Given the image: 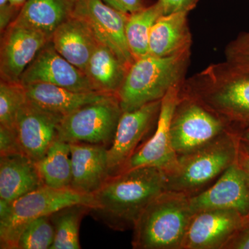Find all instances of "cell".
<instances>
[{"label": "cell", "instance_id": "44dd1931", "mask_svg": "<svg viewBox=\"0 0 249 249\" xmlns=\"http://www.w3.org/2000/svg\"><path fill=\"white\" fill-rule=\"evenodd\" d=\"M24 87L29 101L62 116L109 95L98 91H73L48 83H33Z\"/></svg>", "mask_w": 249, "mask_h": 249}, {"label": "cell", "instance_id": "f1b7e54d", "mask_svg": "<svg viewBox=\"0 0 249 249\" xmlns=\"http://www.w3.org/2000/svg\"><path fill=\"white\" fill-rule=\"evenodd\" d=\"M225 55L228 63L249 73V31L242 33L227 45Z\"/></svg>", "mask_w": 249, "mask_h": 249}, {"label": "cell", "instance_id": "9c48e42d", "mask_svg": "<svg viewBox=\"0 0 249 249\" xmlns=\"http://www.w3.org/2000/svg\"><path fill=\"white\" fill-rule=\"evenodd\" d=\"M181 85L172 88L161 100L153 135L139 147L121 172L139 167H154L167 175L176 168L178 156L172 144L170 124L174 111L179 101Z\"/></svg>", "mask_w": 249, "mask_h": 249}, {"label": "cell", "instance_id": "d590c367", "mask_svg": "<svg viewBox=\"0 0 249 249\" xmlns=\"http://www.w3.org/2000/svg\"><path fill=\"white\" fill-rule=\"evenodd\" d=\"M9 1L11 6L19 12L20 9L26 4L28 0H9Z\"/></svg>", "mask_w": 249, "mask_h": 249}, {"label": "cell", "instance_id": "ac0fdd59", "mask_svg": "<svg viewBox=\"0 0 249 249\" xmlns=\"http://www.w3.org/2000/svg\"><path fill=\"white\" fill-rule=\"evenodd\" d=\"M50 41L58 53L83 72L101 43L89 23L75 15L54 31Z\"/></svg>", "mask_w": 249, "mask_h": 249}, {"label": "cell", "instance_id": "7a4b0ae2", "mask_svg": "<svg viewBox=\"0 0 249 249\" xmlns=\"http://www.w3.org/2000/svg\"><path fill=\"white\" fill-rule=\"evenodd\" d=\"M180 96L199 103L230 128L232 124H249V73L227 61L213 64L186 78Z\"/></svg>", "mask_w": 249, "mask_h": 249}, {"label": "cell", "instance_id": "3957f363", "mask_svg": "<svg viewBox=\"0 0 249 249\" xmlns=\"http://www.w3.org/2000/svg\"><path fill=\"white\" fill-rule=\"evenodd\" d=\"M191 55L188 50L170 56L146 55L136 59L116 93L123 111L160 101L172 88L182 84Z\"/></svg>", "mask_w": 249, "mask_h": 249}, {"label": "cell", "instance_id": "d6a6232c", "mask_svg": "<svg viewBox=\"0 0 249 249\" xmlns=\"http://www.w3.org/2000/svg\"><path fill=\"white\" fill-rule=\"evenodd\" d=\"M225 249H249V226H244L226 246Z\"/></svg>", "mask_w": 249, "mask_h": 249}, {"label": "cell", "instance_id": "2e32d148", "mask_svg": "<svg viewBox=\"0 0 249 249\" xmlns=\"http://www.w3.org/2000/svg\"><path fill=\"white\" fill-rule=\"evenodd\" d=\"M193 214L207 210H232L244 218L249 213V185L237 162L212 186L190 197Z\"/></svg>", "mask_w": 249, "mask_h": 249}, {"label": "cell", "instance_id": "4316f807", "mask_svg": "<svg viewBox=\"0 0 249 249\" xmlns=\"http://www.w3.org/2000/svg\"><path fill=\"white\" fill-rule=\"evenodd\" d=\"M28 100L20 83L0 81V125L15 129L18 112Z\"/></svg>", "mask_w": 249, "mask_h": 249}, {"label": "cell", "instance_id": "e0dca14e", "mask_svg": "<svg viewBox=\"0 0 249 249\" xmlns=\"http://www.w3.org/2000/svg\"><path fill=\"white\" fill-rule=\"evenodd\" d=\"M71 148V181L70 188L92 196L110 177L108 147L85 142H73Z\"/></svg>", "mask_w": 249, "mask_h": 249}, {"label": "cell", "instance_id": "603a6c76", "mask_svg": "<svg viewBox=\"0 0 249 249\" xmlns=\"http://www.w3.org/2000/svg\"><path fill=\"white\" fill-rule=\"evenodd\" d=\"M129 68L111 49L101 42L90 58L85 73L94 91L116 95Z\"/></svg>", "mask_w": 249, "mask_h": 249}, {"label": "cell", "instance_id": "8fae6325", "mask_svg": "<svg viewBox=\"0 0 249 249\" xmlns=\"http://www.w3.org/2000/svg\"><path fill=\"white\" fill-rule=\"evenodd\" d=\"M1 34V80L19 83L22 73L50 38L43 33L15 20Z\"/></svg>", "mask_w": 249, "mask_h": 249}, {"label": "cell", "instance_id": "5bb4252c", "mask_svg": "<svg viewBox=\"0 0 249 249\" xmlns=\"http://www.w3.org/2000/svg\"><path fill=\"white\" fill-rule=\"evenodd\" d=\"M63 116L45 110L29 99L18 112L15 129L24 155L37 161L58 138Z\"/></svg>", "mask_w": 249, "mask_h": 249}, {"label": "cell", "instance_id": "277c9868", "mask_svg": "<svg viewBox=\"0 0 249 249\" xmlns=\"http://www.w3.org/2000/svg\"><path fill=\"white\" fill-rule=\"evenodd\" d=\"M191 196L166 190L147 206L133 229L135 249H182L193 213Z\"/></svg>", "mask_w": 249, "mask_h": 249}, {"label": "cell", "instance_id": "83f0119b", "mask_svg": "<svg viewBox=\"0 0 249 249\" xmlns=\"http://www.w3.org/2000/svg\"><path fill=\"white\" fill-rule=\"evenodd\" d=\"M55 240V229L50 215L31 221L21 232L17 249H51Z\"/></svg>", "mask_w": 249, "mask_h": 249}, {"label": "cell", "instance_id": "d4e9b609", "mask_svg": "<svg viewBox=\"0 0 249 249\" xmlns=\"http://www.w3.org/2000/svg\"><path fill=\"white\" fill-rule=\"evenodd\" d=\"M88 205L74 204L66 206L50 214L55 229V240L51 249H79L80 223L85 214L90 213Z\"/></svg>", "mask_w": 249, "mask_h": 249}, {"label": "cell", "instance_id": "4fadbf2b", "mask_svg": "<svg viewBox=\"0 0 249 249\" xmlns=\"http://www.w3.org/2000/svg\"><path fill=\"white\" fill-rule=\"evenodd\" d=\"M73 15L89 23L101 43L129 67L134 58L127 44L125 26L129 15L116 11L102 0H76Z\"/></svg>", "mask_w": 249, "mask_h": 249}, {"label": "cell", "instance_id": "30bf717a", "mask_svg": "<svg viewBox=\"0 0 249 249\" xmlns=\"http://www.w3.org/2000/svg\"><path fill=\"white\" fill-rule=\"evenodd\" d=\"M160 101L145 105L133 111H123L115 135L108 147V165L111 175L120 173L139 148L141 142L157 124Z\"/></svg>", "mask_w": 249, "mask_h": 249}, {"label": "cell", "instance_id": "e575fe53", "mask_svg": "<svg viewBox=\"0 0 249 249\" xmlns=\"http://www.w3.org/2000/svg\"><path fill=\"white\" fill-rule=\"evenodd\" d=\"M238 138L240 145L249 150V127L239 135Z\"/></svg>", "mask_w": 249, "mask_h": 249}, {"label": "cell", "instance_id": "4dcf8cb0", "mask_svg": "<svg viewBox=\"0 0 249 249\" xmlns=\"http://www.w3.org/2000/svg\"><path fill=\"white\" fill-rule=\"evenodd\" d=\"M200 0H158L163 15L178 12L189 13L196 7Z\"/></svg>", "mask_w": 249, "mask_h": 249}, {"label": "cell", "instance_id": "8992f818", "mask_svg": "<svg viewBox=\"0 0 249 249\" xmlns=\"http://www.w3.org/2000/svg\"><path fill=\"white\" fill-rule=\"evenodd\" d=\"M74 204L88 205L91 209L93 196L71 188L55 189L44 185L13 201L9 214L0 219L1 249H17L18 238L31 221Z\"/></svg>", "mask_w": 249, "mask_h": 249}, {"label": "cell", "instance_id": "9a60e30c", "mask_svg": "<svg viewBox=\"0 0 249 249\" xmlns=\"http://www.w3.org/2000/svg\"><path fill=\"white\" fill-rule=\"evenodd\" d=\"M23 85L48 83L76 91L93 90L85 72L57 52L49 41L26 69L19 79Z\"/></svg>", "mask_w": 249, "mask_h": 249}, {"label": "cell", "instance_id": "5b68a950", "mask_svg": "<svg viewBox=\"0 0 249 249\" xmlns=\"http://www.w3.org/2000/svg\"><path fill=\"white\" fill-rule=\"evenodd\" d=\"M239 149L238 136L229 129L204 146L178 156L176 168L166 175L167 188L191 196L196 195L237 162Z\"/></svg>", "mask_w": 249, "mask_h": 249}, {"label": "cell", "instance_id": "484cf974", "mask_svg": "<svg viewBox=\"0 0 249 249\" xmlns=\"http://www.w3.org/2000/svg\"><path fill=\"white\" fill-rule=\"evenodd\" d=\"M162 16L163 10L158 1L129 15L125 26V36L134 60L148 53L149 38L152 28Z\"/></svg>", "mask_w": 249, "mask_h": 249}, {"label": "cell", "instance_id": "ba28073f", "mask_svg": "<svg viewBox=\"0 0 249 249\" xmlns=\"http://www.w3.org/2000/svg\"><path fill=\"white\" fill-rule=\"evenodd\" d=\"M229 129L227 124L199 103L180 96L170 124V137L178 156L213 142Z\"/></svg>", "mask_w": 249, "mask_h": 249}, {"label": "cell", "instance_id": "1f68e13d", "mask_svg": "<svg viewBox=\"0 0 249 249\" xmlns=\"http://www.w3.org/2000/svg\"><path fill=\"white\" fill-rule=\"evenodd\" d=\"M105 4L124 14L131 15L146 7L145 0H102Z\"/></svg>", "mask_w": 249, "mask_h": 249}, {"label": "cell", "instance_id": "f546056e", "mask_svg": "<svg viewBox=\"0 0 249 249\" xmlns=\"http://www.w3.org/2000/svg\"><path fill=\"white\" fill-rule=\"evenodd\" d=\"M15 154L24 155L18 142L16 129L0 125V156Z\"/></svg>", "mask_w": 249, "mask_h": 249}, {"label": "cell", "instance_id": "d6986e66", "mask_svg": "<svg viewBox=\"0 0 249 249\" xmlns=\"http://www.w3.org/2000/svg\"><path fill=\"white\" fill-rule=\"evenodd\" d=\"M42 186L35 162L27 156H0V199L11 203Z\"/></svg>", "mask_w": 249, "mask_h": 249}, {"label": "cell", "instance_id": "cb8c5ba5", "mask_svg": "<svg viewBox=\"0 0 249 249\" xmlns=\"http://www.w3.org/2000/svg\"><path fill=\"white\" fill-rule=\"evenodd\" d=\"M35 163L45 186L55 189L70 188L71 161L70 143L57 139L45 155Z\"/></svg>", "mask_w": 249, "mask_h": 249}, {"label": "cell", "instance_id": "8d00e7d4", "mask_svg": "<svg viewBox=\"0 0 249 249\" xmlns=\"http://www.w3.org/2000/svg\"><path fill=\"white\" fill-rule=\"evenodd\" d=\"M244 219H245V226H249V213L248 215L246 216V217L244 218Z\"/></svg>", "mask_w": 249, "mask_h": 249}, {"label": "cell", "instance_id": "6da1fadb", "mask_svg": "<svg viewBox=\"0 0 249 249\" xmlns=\"http://www.w3.org/2000/svg\"><path fill=\"white\" fill-rule=\"evenodd\" d=\"M167 188L164 172L139 167L111 175L93 196L90 213L113 230H133L147 206Z\"/></svg>", "mask_w": 249, "mask_h": 249}, {"label": "cell", "instance_id": "7402d4cb", "mask_svg": "<svg viewBox=\"0 0 249 249\" xmlns=\"http://www.w3.org/2000/svg\"><path fill=\"white\" fill-rule=\"evenodd\" d=\"M76 0H28L14 20L43 33L49 38L73 16Z\"/></svg>", "mask_w": 249, "mask_h": 249}, {"label": "cell", "instance_id": "52a82bcc", "mask_svg": "<svg viewBox=\"0 0 249 249\" xmlns=\"http://www.w3.org/2000/svg\"><path fill=\"white\" fill-rule=\"evenodd\" d=\"M122 113L117 96L107 95L63 116L58 139L68 143L85 142L109 147Z\"/></svg>", "mask_w": 249, "mask_h": 249}, {"label": "cell", "instance_id": "836d02e7", "mask_svg": "<svg viewBox=\"0 0 249 249\" xmlns=\"http://www.w3.org/2000/svg\"><path fill=\"white\" fill-rule=\"evenodd\" d=\"M237 163L245 174L247 182L249 185V150L242 146L240 144Z\"/></svg>", "mask_w": 249, "mask_h": 249}, {"label": "cell", "instance_id": "7c38bea8", "mask_svg": "<svg viewBox=\"0 0 249 249\" xmlns=\"http://www.w3.org/2000/svg\"><path fill=\"white\" fill-rule=\"evenodd\" d=\"M245 226L243 216L232 210H207L193 214L182 249H225Z\"/></svg>", "mask_w": 249, "mask_h": 249}, {"label": "cell", "instance_id": "ffe728a7", "mask_svg": "<svg viewBox=\"0 0 249 249\" xmlns=\"http://www.w3.org/2000/svg\"><path fill=\"white\" fill-rule=\"evenodd\" d=\"M188 14L174 13L159 18L150 32L147 55L166 57L191 50Z\"/></svg>", "mask_w": 249, "mask_h": 249}]
</instances>
